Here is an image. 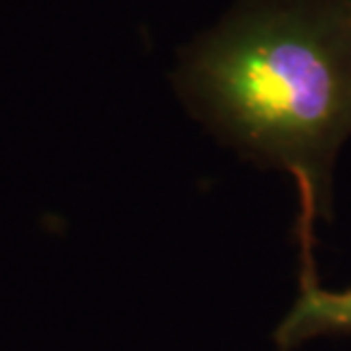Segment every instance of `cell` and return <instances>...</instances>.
Listing matches in <instances>:
<instances>
[{
    "mask_svg": "<svg viewBox=\"0 0 351 351\" xmlns=\"http://www.w3.org/2000/svg\"><path fill=\"white\" fill-rule=\"evenodd\" d=\"M351 333V290H324L313 276V261H304L299 294L274 331L280 351H290L322 335Z\"/></svg>",
    "mask_w": 351,
    "mask_h": 351,
    "instance_id": "2",
    "label": "cell"
},
{
    "mask_svg": "<svg viewBox=\"0 0 351 351\" xmlns=\"http://www.w3.org/2000/svg\"><path fill=\"white\" fill-rule=\"evenodd\" d=\"M187 73L199 110L230 146L294 178L299 242L311 251L351 135V0H237Z\"/></svg>",
    "mask_w": 351,
    "mask_h": 351,
    "instance_id": "1",
    "label": "cell"
}]
</instances>
